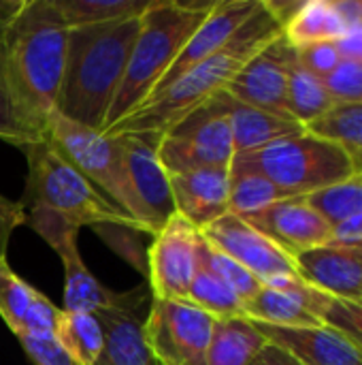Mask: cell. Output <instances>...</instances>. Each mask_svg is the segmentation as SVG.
<instances>
[{
    "mask_svg": "<svg viewBox=\"0 0 362 365\" xmlns=\"http://www.w3.org/2000/svg\"><path fill=\"white\" fill-rule=\"evenodd\" d=\"M201 235L245 267L252 276H256L262 284L277 280V278H292L297 274L294 259L284 252L277 244H273L267 235L254 229L247 220L224 214L209 227L201 231Z\"/></svg>",
    "mask_w": 362,
    "mask_h": 365,
    "instance_id": "12",
    "label": "cell"
},
{
    "mask_svg": "<svg viewBox=\"0 0 362 365\" xmlns=\"http://www.w3.org/2000/svg\"><path fill=\"white\" fill-rule=\"evenodd\" d=\"M218 96L230 122L235 156L260 150L277 139L305 133V126L292 120L290 115H280V113H271V111L239 103L233 96H228L224 90Z\"/></svg>",
    "mask_w": 362,
    "mask_h": 365,
    "instance_id": "22",
    "label": "cell"
},
{
    "mask_svg": "<svg viewBox=\"0 0 362 365\" xmlns=\"http://www.w3.org/2000/svg\"><path fill=\"white\" fill-rule=\"evenodd\" d=\"M218 0H154L141 15V28L130 51L126 75L109 109L105 128L132 113L162 81L183 45L207 19Z\"/></svg>",
    "mask_w": 362,
    "mask_h": 365,
    "instance_id": "4",
    "label": "cell"
},
{
    "mask_svg": "<svg viewBox=\"0 0 362 365\" xmlns=\"http://www.w3.org/2000/svg\"><path fill=\"white\" fill-rule=\"evenodd\" d=\"M307 133L339 145L362 173V103L333 105L322 118L305 126Z\"/></svg>",
    "mask_w": 362,
    "mask_h": 365,
    "instance_id": "25",
    "label": "cell"
},
{
    "mask_svg": "<svg viewBox=\"0 0 362 365\" xmlns=\"http://www.w3.org/2000/svg\"><path fill=\"white\" fill-rule=\"evenodd\" d=\"M151 293L145 287L119 293L115 304L96 312L105 331V346L94 365H160L143 334Z\"/></svg>",
    "mask_w": 362,
    "mask_h": 365,
    "instance_id": "15",
    "label": "cell"
},
{
    "mask_svg": "<svg viewBox=\"0 0 362 365\" xmlns=\"http://www.w3.org/2000/svg\"><path fill=\"white\" fill-rule=\"evenodd\" d=\"M169 178L175 214L198 231L228 214L230 169H198Z\"/></svg>",
    "mask_w": 362,
    "mask_h": 365,
    "instance_id": "19",
    "label": "cell"
},
{
    "mask_svg": "<svg viewBox=\"0 0 362 365\" xmlns=\"http://www.w3.org/2000/svg\"><path fill=\"white\" fill-rule=\"evenodd\" d=\"M297 60H299V66H303L312 75L324 79L344 58L337 49V43L326 41V43H316V45L297 49Z\"/></svg>",
    "mask_w": 362,
    "mask_h": 365,
    "instance_id": "36",
    "label": "cell"
},
{
    "mask_svg": "<svg viewBox=\"0 0 362 365\" xmlns=\"http://www.w3.org/2000/svg\"><path fill=\"white\" fill-rule=\"evenodd\" d=\"M346 34L341 19L337 17L331 0H307L284 24V36L294 47H307L316 43H337Z\"/></svg>",
    "mask_w": 362,
    "mask_h": 365,
    "instance_id": "24",
    "label": "cell"
},
{
    "mask_svg": "<svg viewBox=\"0 0 362 365\" xmlns=\"http://www.w3.org/2000/svg\"><path fill=\"white\" fill-rule=\"evenodd\" d=\"M250 365H303L299 359H294L288 351H284L282 346L277 344H271L267 342L260 353L252 359Z\"/></svg>",
    "mask_w": 362,
    "mask_h": 365,
    "instance_id": "39",
    "label": "cell"
},
{
    "mask_svg": "<svg viewBox=\"0 0 362 365\" xmlns=\"http://www.w3.org/2000/svg\"><path fill=\"white\" fill-rule=\"evenodd\" d=\"M335 240L348 242V244H362V214L350 218L344 225H339L335 229Z\"/></svg>",
    "mask_w": 362,
    "mask_h": 365,
    "instance_id": "41",
    "label": "cell"
},
{
    "mask_svg": "<svg viewBox=\"0 0 362 365\" xmlns=\"http://www.w3.org/2000/svg\"><path fill=\"white\" fill-rule=\"evenodd\" d=\"M294 66H297V49L282 34L273 43H269L260 53H256L235 75V79L226 86L224 92L239 103L271 113L288 115V107H286L288 81Z\"/></svg>",
    "mask_w": 362,
    "mask_h": 365,
    "instance_id": "14",
    "label": "cell"
},
{
    "mask_svg": "<svg viewBox=\"0 0 362 365\" xmlns=\"http://www.w3.org/2000/svg\"><path fill=\"white\" fill-rule=\"evenodd\" d=\"M62 310L0 259V319L15 336L53 334Z\"/></svg>",
    "mask_w": 362,
    "mask_h": 365,
    "instance_id": "21",
    "label": "cell"
},
{
    "mask_svg": "<svg viewBox=\"0 0 362 365\" xmlns=\"http://www.w3.org/2000/svg\"><path fill=\"white\" fill-rule=\"evenodd\" d=\"M282 34V19L271 11L267 0H260L256 13L235 32L224 49L177 77L164 90L147 96L132 113L107 128L105 135H134L158 145L162 135L205 105L211 96L226 90L235 75Z\"/></svg>",
    "mask_w": 362,
    "mask_h": 365,
    "instance_id": "2",
    "label": "cell"
},
{
    "mask_svg": "<svg viewBox=\"0 0 362 365\" xmlns=\"http://www.w3.org/2000/svg\"><path fill=\"white\" fill-rule=\"evenodd\" d=\"M154 0H51L62 24L70 28L141 17Z\"/></svg>",
    "mask_w": 362,
    "mask_h": 365,
    "instance_id": "27",
    "label": "cell"
},
{
    "mask_svg": "<svg viewBox=\"0 0 362 365\" xmlns=\"http://www.w3.org/2000/svg\"><path fill=\"white\" fill-rule=\"evenodd\" d=\"M337 17L341 19L346 32L361 26L362 15H361V0H331Z\"/></svg>",
    "mask_w": 362,
    "mask_h": 365,
    "instance_id": "40",
    "label": "cell"
},
{
    "mask_svg": "<svg viewBox=\"0 0 362 365\" xmlns=\"http://www.w3.org/2000/svg\"><path fill=\"white\" fill-rule=\"evenodd\" d=\"M28 163L21 207L60 216L73 227H119L143 233L139 222L98 192L47 141L21 148Z\"/></svg>",
    "mask_w": 362,
    "mask_h": 365,
    "instance_id": "5",
    "label": "cell"
},
{
    "mask_svg": "<svg viewBox=\"0 0 362 365\" xmlns=\"http://www.w3.org/2000/svg\"><path fill=\"white\" fill-rule=\"evenodd\" d=\"M68 28L51 0H28L0 36V139L23 148L47 137L64 79Z\"/></svg>",
    "mask_w": 362,
    "mask_h": 365,
    "instance_id": "1",
    "label": "cell"
},
{
    "mask_svg": "<svg viewBox=\"0 0 362 365\" xmlns=\"http://www.w3.org/2000/svg\"><path fill=\"white\" fill-rule=\"evenodd\" d=\"M265 344L267 340L252 319H215L207 349V365H250Z\"/></svg>",
    "mask_w": 362,
    "mask_h": 365,
    "instance_id": "23",
    "label": "cell"
},
{
    "mask_svg": "<svg viewBox=\"0 0 362 365\" xmlns=\"http://www.w3.org/2000/svg\"><path fill=\"white\" fill-rule=\"evenodd\" d=\"M119 139L130 188L137 203V220L143 233L156 235L175 214L171 178L164 171L156 145L134 135H113Z\"/></svg>",
    "mask_w": 362,
    "mask_h": 365,
    "instance_id": "13",
    "label": "cell"
},
{
    "mask_svg": "<svg viewBox=\"0 0 362 365\" xmlns=\"http://www.w3.org/2000/svg\"><path fill=\"white\" fill-rule=\"evenodd\" d=\"M26 225L41 235L47 246L60 257L64 267V312H90L96 314L115 304V291L100 284L85 267L79 252V229L62 220L55 214L43 210H28Z\"/></svg>",
    "mask_w": 362,
    "mask_h": 365,
    "instance_id": "10",
    "label": "cell"
},
{
    "mask_svg": "<svg viewBox=\"0 0 362 365\" xmlns=\"http://www.w3.org/2000/svg\"><path fill=\"white\" fill-rule=\"evenodd\" d=\"M28 0H0V36L15 24Z\"/></svg>",
    "mask_w": 362,
    "mask_h": 365,
    "instance_id": "42",
    "label": "cell"
},
{
    "mask_svg": "<svg viewBox=\"0 0 362 365\" xmlns=\"http://www.w3.org/2000/svg\"><path fill=\"white\" fill-rule=\"evenodd\" d=\"M256 327L267 342L282 346L303 365H362L361 351L326 325L275 327L256 323Z\"/></svg>",
    "mask_w": 362,
    "mask_h": 365,
    "instance_id": "20",
    "label": "cell"
},
{
    "mask_svg": "<svg viewBox=\"0 0 362 365\" xmlns=\"http://www.w3.org/2000/svg\"><path fill=\"white\" fill-rule=\"evenodd\" d=\"M258 6H260V0H218V4L213 6V11L196 28V32L192 34V38L183 45L181 53L177 56V60L166 71V75L162 77V81L156 86L154 92L164 90L177 77H181L183 73H188L196 64L205 62L207 58H211L213 53H218L220 49H224L226 43L256 13Z\"/></svg>",
    "mask_w": 362,
    "mask_h": 365,
    "instance_id": "18",
    "label": "cell"
},
{
    "mask_svg": "<svg viewBox=\"0 0 362 365\" xmlns=\"http://www.w3.org/2000/svg\"><path fill=\"white\" fill-rule=\"evenodd\" d=\"M337 49L341 53L344 60H352L362 64V24L348 30L339 41H337Z\"/></svg>",
    "mask_w": 362,
    "mask_h": 365,
    "instance_id": "38",
    "label": "cell"
},
{
    "mask_svg": "<svg viewBox=\"0 0 362 365\" xmlns=\"http://www.w3.org/2000/svg\"><path fill=\"white\" fill-rule=\"evenodd\" d=\"M147 252V282L154 299H186L201 267L203 235L179 214L151 235Z\"/></svg>",
    "mask_w": 362,
    "mask_h": 365,
    "instance_id": "11",
    "label": "cell"
},
{
    "mask_svg": "<svg viewBox=\"0 0 362 365\" xmlns=\"http://www.w3.org/2000/svg\"><path fill=\"white\" fill-rule=\"evenodd\" d=\"M215 319L186 299H154L143 334L160 365H207Z\"/></svg>",
    "mask_w": 362,
    "mask_h": 365,
    "instance_id": "9",
    "label": "cell"
},
{
    "mask_svg": "<svg viewBox=\"0 0 362 365\" xmlns=\"http://www.w3.org/2000/svg\"><path fill=\"white\" fill-rule=\"evenodd\" d=\"M243 220L267 235L292 259L307 250L326 246L335 240V227L309 205L307 197L280 201Z\"/></svg>",
    "mask_w": 362,
    "mask_h": 365,
    "instance_id": "16",
    "label": "cell"
},
{
    "mask_svg": "<svg viewBox=\"0 0 362 365\" xmlns=\"http://www.w3.org/2000/svg\"><path fill=\"white\" fill-rule=\"evenodd\" d=\"M17 340L34 365H75L55 334H23L17 336Z\"/></svg>",
    "mask_w": 362,
    "mask_h": 365,
    "instance_id": "35",
    "label": "cell"
},
{
    "mask_svg": "<svg viewBox=\"0 0 362 365\" xmlns=\"http://www.w3.org/2000/svg\"><path fill=\"white\" fill-rule=\"evenodd\" d=\"M45 141L98 192L137 220V203L117 137L81 126L55 111Z\"/></svg>",
    "mask_w": 362,
    "mask_h": 365,
    "instance_id": "7",
    "label": "cell"
},
{
    "mask_svg": "<svg viewBox=\"0 0 362 365\" xmlns=\"http://www.w3.org/2000/svg\"><path fill=\"white\" fill-rule=\"evenodd\" d=\"M139 28L141 17H128L68 30L60 115L102 133Z\"/></svg>",
    "mask_w": 362,
    "mask_h": 365,
    "instance_id": "3",
    "label": "cell"
},
{
    "mask_svg": "<svg viewBox=\"0 0 362 365\" xmlns=\"http://www.w3.org/2000/svg\"><path fill=\"white\" fill-rule=\"evenodd\" d=\"M307 201L337 229L339 225L362 214V173H354L344 182L307 195Z\"/></svg>",
    "mask_w": 362,
    "mask_h": 365,
    "instance_id": "30",
    "label": "cell"
},
{
    "mask_svg": "<svg viewBox=\"0 0 362 365\" xmlns=\"http://www.w3.org/2000/svg\"><path fill=\"white\" fill-rule=\"evenodd\" d=\"M230 173H256L294 197H307L348 180L356 169L339 145L305 130L235 156Z\"/></svg>",
    "mask_w": 362,
    "mask_h": 365,
    "instance_id": "6",
    "label": "cell"
},
{
    "mask_svg": "<svg viewBox=\"0 0 362 365\" xmlns=\"http://www.w3.org/2000/svg\"><path fill=\"white\" fill-rule=\"evenodd\" d=\"M53 334L75 365H94L105 346L100 319L90 312L62 310Z\"/></svg>",
    "mask_w": 362,
    "mask_h": 365,
    "instance_id": "26",
    "label": "cell"
},
{
    "mask_svg": "<svg viewBox=\"0 0 362 365\" xmlns=\"http://www.w3.org/2000/svg\"><path fill=\"white\" fill-rule=\"evenodd\" d=\"M21 225H26V210L21 203L0 195V259H6L9 240Z\"/></svg>",
    "mask_w": 362,
    "mask_h": 365,
    "instance_id": "37",
    "label": "cell"
},
{
    "mask_svg": "<svg viewBox=\"0 0 362 365\" xmlns=\"http://www.w3.org/2000/svg\"><path fill=\"white\" fill-rule=\"evenodd\" d=\"M294 195L282 190L273 182L256 173H230V199L228 212L241 218L254 216L280 201L292 199Z\"/></svg>",
    "mask_w": 362,
    "mask_h": 365,
    "instance_id": "29",
    "label": "cell"
},
{
    "mask_svg": "<svg viewBox=\"0 0 362 365\" xmlns=\"http://www.w3.org/2000/svg\"><path fill=\"white\" fill-rule=\"evenodd\" d=\"M297 274L335 299H362V244L333 240L294 257Z\"/></svg>",
    "mask_w": 362,
    "mask_h": 365,
    "instance_id": "17",
    "label": "cell"
},
{
    "mask_svg": "<svg viewBox=\"0 0 362 365\" xmlns=\"http://www.w3.org/2000/svg\"><path fill=\"white\" fill-rule=\"evenodd\" d=\"M361 15H362V0H361Z\"/></svg>",
    "mask_w": 362,
    "mask_h": 365,
    "instance_id": "43",
    "label": "cell"
},
{
    "mask_svg": "<svg viewBox=\"0 0 362 365\" xmlns=\"http://www.w3.org/2000/svg\"><path fill=\"white\" fill-rule=\"evenodd\" d=\"M333 105L335 101L331 98L324 86V79L299 66V60H297V66L292 68L290 81H288V98H286L288 115L294 118L299 124L307 126L314 120L322 118Z\"/></svg>",
    "mask_w": 362,
    "mask_h": 365,
    "instance_id": "28",
    "label": "cell"
},
{
    "mask_svg": "<svg viewBox=\"0 0 362 365\" xmlns=\"http://www.w3.org/2000/svg\"><path fill=\"white\" fill-rule=\"evenodd\" d=\"M186 302L194 304L196 308L211 314L213 319L245 317L243 302L233 293V289H228L220 278H215L203 267H198V274L190 284Z\"/></svg>",
    "mask_w": 362,
    "mask_h": 365,
    "instance_id": "31",
    "label": "cell"
},
{
    "mask_svg": "<svg viewBox=\"0 0 362 365\" xmlns=\"http://www.w3.org/2000/svg\"><path fill=\"white\" fill-rule=\"evenodd\" d=\"M324 86L335 105L362 103V64L352 60H341L324 77Z\"/></svg>",
    "mask_w": 362,
    "mask_h": 365,
    "instance_id": "34",
    "label": "cell"
},
{
    "mask_svg": "<svg viewBox=\"0 0 362 365\" xmlns=\"http://www.w3.org/2000/svg\"><path fill=\"white\" fill-rule=\"evenodd\" d=\"M320 319L362 353V299H335L329 295Z\"/></svg>",
    "mask_w": 362,
    "mask_h": 365,
    "instance_id": "33",
    "label": "cell"
},
{
    "mask_svg": "<svg viewBox=\"0 0 362 365\" xmlns=\"http://www.w3.org/2000/svg\"><path fill=\"white\" fill-rule=\"evenodd\" d=\"M201 267L207 269L209 274H213L215 278H220L228 289H233V293L243 304L250 302L265 287L256 276H252L245 267H241L228 255H224L222 250L211 246L205 237L201 242Z\"/></svg>",
    "mask_w": 362,
    "mask_h": 365,
    "instance_id": "32",
    "label": "cell"
},
{
    "mask_svg": "<svg viewBox=\"0 0 362 365\" xmlns=\"http://www.w3.org/2000/svg\"><path fill=\"white\" fill-rule=\"evenodd\" d=\"M218 94L158 141L156 152L169 175L198 169H230L235 160L233 130Z\"/></svg>",
    "mask_w": 362,
    "mask_h": 365,
    "instance_id": "8",
    "label": "cell"
}]
</instances>
